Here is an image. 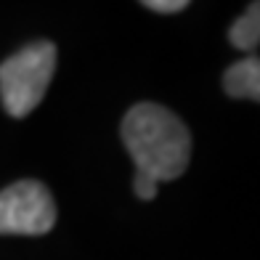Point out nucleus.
<instances>
[{
    "label": "nucleus",
    "instance_id": "f257e3e1",
    "mask_svg": "<svg viewBox=\"0 0 260 260\" xmlns=\"http://www.w3.org/2000/svg\"><path fill=\"white\" fill-rule=\"evenodd\" d=\"M122 144L136 162V173L173 181L191 159V133L170 109L159 104H136L122 120Z\"/></svg>",
    "mask_w": 260,
    "mask_h": 260
},
{
    "label": "nucleus",
    "instance_id": "f03ea898",
    "mask_svg": "<svg viewBox=\"0 0 260 260\" xmlns=\"http://www.w3.org/2000/svg\"><path fill=\"white\" fill-rule=\"evenodd\" d=\"M56 72V45L32 43L0 64V99L11 117H27L45 96Z\"/></svg>",
    "mask_w": 260,
    "mask_h": 260
},
{
    "label": "nucleus",
    "instance_id": "7ed1b4c3",
    "mask_svg": "<svg viewBox=\"0 0 260 260\" xmlns=\"http://www.w3.org/2000/svg\"><path fill=\"white\" fill-rule=\"evenodd\" d=\"M56 223V202L40 181H16L0 191V234H48Z\"/></svg>",
    "mask_w": 260,
    "mask_h": 260
},
{
    "label": "nucleus",
    "instance_id": "20e7f679",
    "mask_svg": "<svg viewBox=\"0 0 260 260\" xmlns=\"http://www.w3.org/2000/svg\"><path fill=\"white\" fill-rule=\"evenodd\" d=\"M223 88L231 99H250L260 104V56H244L223 75Z\"/></svg>",
    "mask_w": 260,
    "mask_h": 260
},
{
    "label": "nucleus",
    "instance_id": "39448f33",
    "mask_svg": "<svg viewBox=\"0 0 260 260\" xmlns=\"http://www.w3.org/2000/svg\"><path fill=\"white\" fill-rule=\"evenodd\" d=\"M229 40L239 51H255L257 48L260 45V3H252L234 21L229 29Z\"/></svg>",
    "mask_w": 260,
    "mask_h": 260
},
{
    "label": "nucleus",
    "instance_id": "423d86ee",
    "mask_svg": "<svg viewBox=\"0 0 260 260\" xmlns=\"http://www.w3.org/2000/svg\"><path fill=\"white\" fill-rule=\"evenodd\" d=\"M157 186L159 183L154 178H149V175H144V173H136L133 175V191H136L138 199H144V202H149V199L157 197Z\"/></svg>",
    "mask_w": 260,
    "mask_h": 260
},
{
    "label": "nucleus",
    "instance_id": "0eeeda50",
    "mask_svg": "<svg viewBox=\"0 0 260 260\" xmlns=\"http://www.w3.org/2000/svg\"><path fill=\"white\" fill-rule=\"evenodd\" d=\"M144 6L157 11V14H178V11H183L188 3L186 0H146Z\"/></svg>",
    "mask_w": 260,
    "mask_h": 260
}]
</instances>
